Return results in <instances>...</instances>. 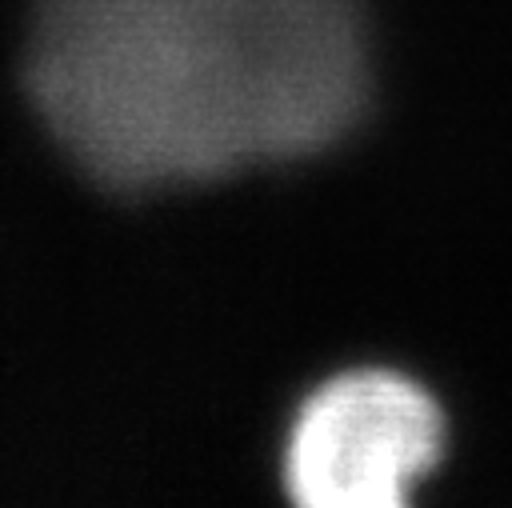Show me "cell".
I'll use <instances>...</instances> for the list:
<instances>
[{
    "instance_id": "cell-1",
    "label": "cell",
    "mask_w": 512,
    "mask_h": 508,
    "mask_svg": "<svg viewBox=\"0 0 512 508\" xmlns=\"http://www.w3.org/2000/svg\"><path fill=\"white\" fill-rule=\"evenodd\" d=\"M368 88L364 0H40L32 16V104L120 192L316 156Z\"/></svg>"
},
{
    "instance_id": "cell-2",
    "label": "cell",
    "mask_w": 512,
    "mask_h": 508,
    "mask_svg": "<svg viewBox=\"0 0 512 508\" xmlns=\"http://www.w3.org/2000/svg\"><path fill=\"white\" fill-rule=\"evenodd\" d=\"M436 396L388 368H352L296 408L284 440L292 508H412L416 484L444 456Z\"/></svg>"
}]
</instances>
